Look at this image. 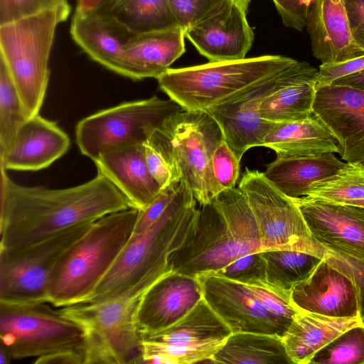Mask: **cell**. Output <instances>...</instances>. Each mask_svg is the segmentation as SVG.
Here are the masks:
<instances>
[{
  "label": "cell",
  "mask_w": 364,
  "mask_h": 364,
  "mask_svg": "<svg viewBox=\"0 0 364 364\" xmlns=\"http://www.w3.org/2000/svg\"><path fill=\"white\" fill-rule=\"evenodd\" d=\"M27 119L9 73L0 60V158L6 155Z\"/></svg>",
  "instance_id": "obj_34"
},
{
  "label": "cell",
  "mask_w": 364,
  "mask_h": 364,
  "mask_svg": "<svg viewBox=\"0 0 364 364\" xmlns=\"http://www.w3.org/2000/svg\"><path fill=\"white\" fill-rule=\"evenodd\" d=\"M11 358L9 353L1 347H0V364H9Z\"/></svg>",
  "instance_id": "obj_49"
},
{
  "label": "cell",
  "mask_w": 364,
  "mask_h": 364,
  "mask_svg": "<svg viewBox=\"0 0 364 364\" xmlns=\"http://www.w3.org/2000/svg\"><path fill=\"white\" fill-rule=\"evenodd\" d=\"M306 28L313 55L321 64L343 63L364 55L352 36L343 0H312Z\"/></svg>",
  "instance_id": "obj_21"
},
{
  "label": "cell",
  "mask_w": 364,
  "mask_h": 364,
  "mask_svg": "<svg viewBox=\"0 0 364 364\" xmlns=\"http://www.w3.org/2000/svg\"><path fill=\"white\" fill-rule=\"evenodd\" d=\"M304 197L364 208V166L346 163L335 174L314 183Z\"/></svg>",
  "instance_id": "obj_33"
},
{
  "label": "cell",
  "mask_w": 364,
  "mask_h": 364,
  "mask_svg": "<svg viewBox=\"0 0 364 364\" xmlns=\"http://www.w3.org/2000/svg\"><path fill=\"white\" fill-rule=\"evenodd\" d=\"M180 181L172 183L161 190L159 195L142 210H139L132 235H137L146 231L162 215L176 196Z\"/></svg>",
  "instance_id": "obj_41"
},
{
  "label": "cell",
  "mask_w": 364,
  "mask_h": 364,
  "mask_svg": "<svg viewBox=\"0 0 364 364\" xmlns=\"http://www.w3.org/2000/svg\"><path fill=\"white\" fill-rule=\"evenodd\" d=\"M92 223L68 228L31 245L0 250V302H48V284L53 268Z\"/></svg>",
  "instance_id": "obj_12"
},
{
  "label": "cell",
  "mask_w": 364,
  "mask_h": 364,
  "mask_svg": "<svg viewBox=\"0 0 364 364\" xmlns=\"http://www.w3.org/2000/svg\"><path fill=\"white\" fill-rule=\"evenodd\" d=\"M178 26L185 31L224 0H168Z\"/></svg>",
  "instance_id": "obj_39"
},
{
  "label": "cell",
  "mask_w": 364,
  "mask_h": 364,
  "mask_svg": "<svg viewBox=\"0 0 364 364\" xmlns=\"http://www.w3.org/2000/svg\"><path fill=\"white\" fill-rule=\"evenodd\" d=\"M185 37L180 26L135 33L124 48L121 75L157 79L185 53Z\"/></svg>",
  "instance_id": "obj_23"
},
{
  "label": "cell",
  "mask_w": 364,
  "mask_h": 364,
  "mask_svg": "<svg viewBox=\"0 0 364 364\" xmlns=\"http://www.w3.org/2000/svg\"><path fill=\"white\" fill-rule=\"evenodd\" d=\"M0 250L36 243L63 230L131 208L103 174L65 188L25 186L0 167Z\"/></svg>",
  "instance_id": "obj_1"
},
{
  "label": "cell",
  "mask_w": 364,
  "mask_h": 364,
  "mask_svg": "<svg viewBox=\"0 0 364 364\" xmlns=\"http://www.w3.org/2000/svg\"><path fill=\"white\" fill-rule=\"evenodd\" d=\"M284 25L301 31L312 0H272Z\"/></svg>",
  "instance_id": "obj_42"
},
{
  "label": "cell",
  "mask_w": 364,
  "mask_h": 364,
  "mask_svg": "<svg viewBox=\"0 0 364 364\" xmlns=\"http://www.w3.org/2000/svg\"><path fill=\"white\" fill-rule=\"evenodd\" d=\"M364 364V321L353 326L320 349L309 364Z\"/></svg>",
  "instance_id": "obj_35"
},
{
  "label": "cell",
  "mask_w": 364,
  "mask_h": 364,
  "mask_svg": "<svg viewBox=\"0 0 364 364\" xmlns=\"http://www.w3.org/2000/svg\"><path fill=\"white\" fill-rule=\"evenodd\" d=\"M209 363L293 364L286 352L282 337L250 332L230 335Z\"/></svg>",
  "instance_id": "obj_30"
},
{
  "label": "cell",
  "mask_w": 364,
  "mask_h": 364,
  "mask_svg": "<svg viewBox=\"0 0 364 364\" xmlns=\"http://www.w3.org/2000/svg\"><path fill=\"white\" fill-rule=\"evenodd\" d=\"M262 252L257 225L245 194L226 189L199 205L196 222L168 258L171 272L194 278L213 274L238 258Z\"/></svg>",
  "instance_id": "obj_2"
},
{
  "label": "cell",
  "mask_w": 364,
  "mask_h": 364,
  "mask_svg": "<svg viewBox=\"0 0 364 364\" xmlns=\"http://www.w3.org/2000/svg\"><path fill=\"white\" fill-rule=\"evenodd\" d=\"M95 11L114 17L134 33L178 26L168 0H105Z\"/></svg>",
  "instance_id": "obj_31"
},
{
  "label": "cell",
  "mask_w": 364,
  "mask_h": 364,
  "mask_svg": "<svg viewBox=\"0 0 364 364\" xmlns=\"http://www.w3.org/2000/svg\"><path fill=\"white\" fill-rule=\"evenodd\" d=\"M246 14L232 0H224L188 28L186 38L210 62L245 58L255 36Z\"/></svg>",
  "instance_id": "obj_17"
},
{
  "label": "cell",
  "mask_w": 364,
  "mask_h": 364,
  "mask_svg": "<svg viewBox=\"0 0 364 364\" xmlns=\"http://www.w3.org/2000/svg\"><path fill=\"white\" fill-rule=\"evenodd\" d=\"M70 4L0 26V60L13 81L27 118L39 114L50 77L49 58L58 26Z\"/></svg>",
  "instance_id": "obj_8"
},
{
  "label": "cell",
  "mask_w": 364,
  "mask_h": 364,
  "mask_svg": "<svg viewBox=\"0 0 364 364\" xmlns=\"http://www.w3.org/2000/svg\"><path fill=\"white\" fill-rule=\"evenodd\" d=\"M318 70L309 64L296 78L269 95L259 107L260 117L272 123L303 120L313 113Z\"/></svg>",
  "instance_id": "obj_29"
},
{
  "label": "cell",
  "mask_w": 364,
  "mask_h": 364,
  "mask_svg": "<svg viewBox=\"0 0 364 364\" xmlns=\"http://www.w3.org/2000/svg\"><path fill=\"white\" fill-rule=\"evenodd\" d=\"M48 302H0L1 347L11 360L84 350L80 327Z\"/></svg>",
  "instance_id": "obj_10"
},
{
  "label": "cell",
  "mask_w": 364,
  "mask_h": 364,
  "mask_svg": "<svg viewBox=\"0 0 364 364\" xmlns=\"http://www.w3.org/2000/svg\"><path fill=\"white\" fill-rule=\"evenodd\" d=\"M157 280L146 278L108 300L59 309L82 329L85 364L141 363L137 315L143 296Z\"/></svg>",
  "instance_id": "obj_5"
},
{
  "label": "cell",
  "mask_w": 364,
  "mask_h": 364,
  "mask_svg": "<svg viewBox=\"0 0 364 364\" xmlns=\"http://www.w3.org/2000/svg\"><path fill=\"white\" fill-rule=\"evenodd\" d=\"M182 110L173 100L157 96L100 110L76 125L78 149L94 161L108 150L143 144L168 117Z\"/></svg>",
  "instance_id": "obj_9"
},
{
  "label": "cell",
  "mask_w": 364,
  "mask_h": 364,
  "mask_svg": "<svg viewBox=\"0 0 364 364\" xmlns=\"http://www.w3.org/2000/svg\"><path fill=\"white\" fill-rule=\"evenodd\" d=\"M68 4L59 0H0V26Z\"/></svg>",
  "instance_id": "obj_38"
},
{
  "label": "cell",
  "mask_w": 364,
  "mask_h": 364,
  "mask_svg": "<svg viewBox=\"0 0 364 364\" xmlns=\"http://www.w3.org/2000/svg\"><path fill=\"white\" fill-rule=\"evenodd\" d=\"M262 146L275 151L277 158H295L339 152L338 142L316 116L295 122L276 123Z\"/></svg>",
  "instance_id": "obj_27"
},
{
  "label": "cell",
  "mask_w": 364,
  "mask_h": 364,
  "mask_svg": "<svg viewBox=\"0 0 364 364\" xmlns=\"http://www.w3.org/2000/svg\"><path fill=\"white\" fill-rule=\"evenodd\" d=\"M198 279L203 299L232 333L250 332L282 337L289 326L268 311L246 285L214 274Z\"/></svg>",
  "instance_id": "obj_15"
},
{
  "label": "cell",
  "mask_w": 364,
  "mask_h": 364,
  "mask_svg": "<svg viewBox=\"0 0 364 364\" xmlns=\"http://www.w3.org/2000/svg\"><path fill=\"white\" fill-rule=\"evenodd\" d=\"M295 309L333 318L360 317L356 286L324 257L310 276L290 292Z\"/></svg>",
  "instance_id": "obj_19"
},
{
  "label": "cell",
  "mask_w": 364,
  "mask_h": 364,
  "mask_svg": "<svg viewBox=\"0 0 364 364\" xmlns=\"http://www.w3.org/2000/svg\"><path fill=\"white\" fill-rule=\"evenodd\" d=\"M312 113L336 138L342 159L364 166V90L332 84L318 86Z\"/></svg>",
  "instance_id": "obj_16"
},
{
  "label": "cell",
  "mask_w": 364,
  "mask_h": 364,
  "mask_svg": "<svg viewBox=\"0 0 364 364\" xmlns=\"http://www.w3.org/2000/svg\"><path fill=\"white\" fill-rule=\"evenodd\" d=\"M105 0H77L75 12L86 14L96 10Z\"/></svg>",
  "instance_id": "obj_48"
},
{
  "label": "cell",
  "mask_w": 364,
  "mask_h": 364,
  "mask_svg": "<svg viewBox=\"0 0 364 364\" xmlns=\"http://www.w3.org/2000/svg\"><path fill=\"white\" fill-rule=\"evenodd\" d=\"M203 299L202 285L198 278L168 272L143 296L137 315L141 336L168 328L188 314Z\"/></svg>",
  "instance_id": "obj_20"
},
{
  "label": "cell",
  "mask_w": 364,
  "mask_h": 364,
  "mask_svg": "<svg viewBox=\"0 0 364 364\" xmlns=\"http://www.w3.org/2000/svg\"><path fill=\"white\" fill-rule=\"evenodd\" d=\"M70 31L74 41L90 58L122 75L124 48L135 33L114 17L98 11L75 12Z\"/></svg>",
  "instance_id": "obj_25"
},
{
  "label": "cell",
  "mask_w": 364,
  "mask_h": 364,
  "mask_svg": "<svg viewBox=\"0 0 364 364\" xmlns=\"http://www.w3.org/2000/svg\"><path fill=\"white\" fill-rule=\"evenodd\" d=\"M197 203L191 189L181 180L176 196L162 215L146 231L132 236L85 302L108 300L146 278L159 279L171 272L168 258L193 228L199 213Z\"/></svg>",
  "instance_id": "obj_3"
},
{
  "label": "cell",
  "mask_w": 364,
  "mask_h": 364,
  "mask_svg": "<svg viewBox=\"0 0 364 364\" xmlns=\"http://www.w3.org/2000/svg\"><path fill=\"white\" fill-rule=\"evenodd\" d=\"M313 238L328 250L364 258V208L293 198Z\"/></svg>",
  "instance_id": "obj_18"
},
{
  "label": "cell",
  "mask_w": 364,
  "mask_h": 364,
  "mask_svg": "<svg viewBox=\"0 0 364 364\" xmlns=\"http://www.w3.org/2000/svg\"><path fill=\"white\" fill-rule=\"evenodd\" d=\"M138 215L129 208L92 223L53 268L48 302L64 307L86 301L132 237Z\"/></svg>",
  "instance_id": "obj_4"
},
{
  "label": "cell",
  "mask_w": 364,
  "mask_h": 364,
  "mask_svg": "<svg viewBox=\"0 0 364 364\" xmlns=\"http://www.w3.org/2000/svg\"><path fill=\"white\" fill-rule=\"evenodd\" d=\"M326 259L353 280L358 291L360 318L364 321V258L328 250Z\"/></svg>",
  "instance_id": "obj_40"
},
{
  "label": "cell",
  "mask_w": 364,
  "mask_h": 364,
  "mask_svg": "<svg viewBox=\"0 0 364 364\" xmlns=\"http://www.w3.org/2000/svg\"><path fill=\"white\" fill-rule=\"evenodd\" d=\"M329 84L364 90V70L336 79Z\"/></svg>",
  "instance_id": "obj_47"
},
{
  "label": "cell",
  "mask_w": 364,
  "mask_h": 364,
  "mask_svg": "<svg viewBox=\"0 0 364 364\" xmlns=\"http://www.w3.org/2000/svg\"><path fill=\"white\" fill-rule=\"evenodd\" d=\"M309 64L296 61L238 96L206 111L220 127L225 142L240 161L250 148L262 146L264 138L275 124L260 117L262 102L299 76Z\"/></svg>",
  "instance_id": "obj_14"
},
{
  "label": "cell",
  "mask_w": 364,
  "mask_h": 364,
  "mask_svg": "<svg viewBox=\"0 0 364 364\" xmlns=\"http://www.w3.org/2000/svg\"><path fill=\"white\" fill-rule=\"evenodd\" d=\"M70 139L56 122L39 114L28 118L17 131L3 158L5 170L38 171L50 166L69 149Z\"/></svg>",
  "instance_id": "obj_22"
},
{
  "label": "cell",
  "mask_w": 364,
  "mask_h": 364,
  "mask_svg": "<svg viewBox=\"0 0 364 364\" xmlns=\"http://www.w3.org/2000/svg\"><path fill=\"white\" fill-rule=\"evenodd\" d=\"M143 145L148 169L161 188L164 189L176 181L166 161L151 147L146 144Z\"/></svg>",
  "instance_id": "obj_44"
},
{
  "label": "cell",
  "mask_w": 364,
  "mask_h": 364,
  "mask_svg": "<svg viewBox=\"0 0 364 364\" xmlns=\"http://www.w3.org/2000/svg\"><path fill=\"white\" fill-rule=\"evenodd\" d=\"M59 1L63 3H65V4H68V0H59Z\"/></svg>",
  "instance_id": "obj_51"
},
{
  "label": "cell",
  "mask_w": 364,
  "mask_h": 364,
  "mask_svg": "<svg viewBox=\"0 0 364 364\" xmlns=\"http://www.w3.org/2000/svg\"><path fill=\"white\" fill-rule=\"evenodd\" d=\"M223 140L220 127L208 112L182 110L168 117L144 144L166 161L175 179L184 181L201 205L223 191L211 168L213 154Z\"/></svg>",
  "instance_id": "obj_7"
},
{
  "label": "cell",
  "mask_w": 364,
  "mask_h": 364,
  "mask_svg": "<svg viewBox=\"0 0 364 364\" xmlns=\"http://www.w3.org/2000/svg\"><path fill=\"white\" fill-rule=\"evenodd\" d=\"M93 161L97 172L121 191L131 208H145L162 190L148 169L143 144L108 150Z\"/></svg>",
  "instance_id": "obj_24"
},
{
  "label": "cell",
  "mask_w": 364,
  "mask_h": 364,
  "mask_svg": "<svg viewBox=\"0 0 364 364\" xmlns=\"http://www.w3.org/2000/svg\"><path fill=\"white\" fill-rule=\"evenodd\" d=\"M364 70V55L339 63L321 64L318 68L316 87L331 83L336 79Z\"/></svg>",
  "instance_id": "obj_43"
},
{
  "label": "cell",
  "mask_w": 364,
  "mask_h": 364,
  "mask_svg": "<svg viewBox=\"0 0 364 364\" xmlns=\"http://www.w3.org/2000/svg\"><path fill=\"white\" fill-rule=\"evenodd\" d=\"M343 3L354 41L364 50V0H343Z\"/></svg>",
  "instance_id": "obj_45"
},
{
  "label": "cell",
  "mask_w": 364,
  "mask_h": 364,
  "mask_svg": "<svg viewBox=\"0 0 364 364\" xmlns=\"http://www.w3.org/2000/svg\"><path fill=\"white\" fill-rule=\"evenodd\" d=\"M228 326L204 299L183 318L162 331L141 336L145 357L157 364L206 363L231 335Z\"/></svg>",
  "instance_id": "obj_13"
},
{
  "label": "cell",
  "mask_w": 364,
  "mask_h": 364,
  "mask_svg": "<svg viewBox=\"0 0 364 364\" xmlns=\"http://www.w3.org/2000/svg\"><path fill=\"white\" fill-rule=\"evenodd\" d=\"M297 60L267 55L169 68L156 80L160 89L184 110L206 112L242 94Z\"/></svg>",
  "instance_id": "obj_6"
},
{
  "label": "cell",
  "mask_w": 364,
  "mask_h": 364,
  "mask_svg": "<svg viewBox=\"0 0 364 364\" xmlns=\"http://www.w3.org/2000/svg\"><path fill=\"white\" fill-rule=\"evenodd\" d=\"M296 310L282 337L293 364H309L317 351L346 329L364 321L360 317L333 318Z\"/></svg>",
  "instance_id": "obj_26"
},
{
  "label": "cell",
  "mask_w": 364,
  "mask_h": 364,
  "mask_svg": "<svg viewBox=\"0 0 364 364\" xmlns=\"http://www.w3.org/2000/svg\"><path fill=\"white\" fill-rule=\"evenodd\" d=\"M346 164L333 153L277 158L267 165L264 175L282 193L293 199L306 196L314 183L331 176Z\"/></svg>",
  "instance_id": "obj_28"
},
{
  "label": "cell",
  "mask_w": 364,
  "mask_h": 364,
  "mask_svg": "<svg viewBox=\"0 0 364 364\" xmlns=\"http://www.w3.org/2000/svg\"><path fill=\"white\" fill-rule=\"evenodd\" d=\"M240 162L225 139L223 140L213 154L211 168L215 181L223 191L235 187Z\"/></svg>",
  "instance_id": "obj_37"
},
{
  "label": "cell",
  "mask_w": 364,
  "mask_h": 364,
  "mask_svg": "<svg viewBox=\"0 0 364 364\" xmlns=\"http://www.w3.org/2000/svg\"><path fill=\"white\" fill-rule=\"evenodd\" d=\"M262 254L266 262L268 286L289 294L294 287L307 279L324 258L291 250H266Z\"/></svg>",
  "instance_id": "obj_32"
},
{
  "label": "cell",
  "mask_w": 364,
  "mask_h": 364,
  "mask_svg": "<svg viewBox=\"0 0 364 364\" xmlns=\"http://www.w3.org/2000/svg\"><path fill=\"white\" fill-rule=\"evenodd\" d=\"M213 274L245 285L269 287L262 252L241 257Z\"/></svg>",
  "instance_id": "obj_36"
},
{
  "label": "cell",
  "mask_w": 364,
  "mask_h": 364,
  "mask_svg": "<svg viewBox=\"0 0 364 364\" xmlns=\"http://www.w3.org/2000/svg\"><path fill=\"white\" fill-rule=\"evenodd\" d=\"M238 188L254 214L262 251L299 250L325 257L328 250L313 238L296 203L277 188L264 173L247 168Z\"/></svg>",
  "instance_id": "obj_11"
},
{
  "label": "cell",
  "mask_w": 364,
  "mask_h": 364,
  "mask_svg": "<svg viewBox=\"0 0 364 364\" xmlns=\"http://www.w3.org/2000/svg\"><path fill=\"white\" fill-rule=\"evenodd\" d=\"M35 364H85L84 350H68L37 358Z\"/></svg>",
  "instance_id": "obj_46"
},
{
  "label": "cell",
  "mask_w": 364,
  "mask_h": 364,
  "mask_svg": "<svg viewBox=\"0 0 364 364\" xmlns=\"http://www.w3.org/2000/svg\"><path fill=\"white\" fill-rule=\"evenodd\" d=\"M235 3H236L238 6H240L242 9H244L246 12L248 10V7L250 3V0H232Z\"/></svg>",
  "instance_id": "obj_50"
}]
</instances>
